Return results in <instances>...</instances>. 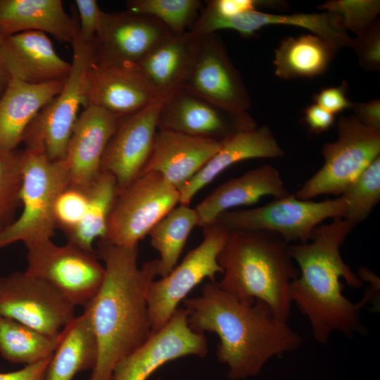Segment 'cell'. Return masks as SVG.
Listing matches in <instances>:
<instances>
[{"label":"cell","mask_w":380,"mask_h":380,"mask_svg":"<svg viewBox=\"0 0 380 380\" xmlns=\"http://www.w3.org/2000/svg\"><path fill=\"white\" fill-rule=\"evenodd\" d=\"M96 254L104 263L102 283L84 308L98 344L89 380H111L118 362L151 335L147 291L160 276L158 259L137 265L138 246H120L99 239Z\"/></svg>","instance_id":"obj_1"},{"label":"cell","mask_w":380,"mask_h":380,"mask_svg":"<svg viewBox=\"0 0 380 380\" xmlns=\"http://www.w3.org/2000/svg\"><path fill=\"white\" fill-rule=\"evenodd\" d=\"M355 226L343 217H336L316 227L308 241L289 244L299 270L291 285V300L308 319L313 337L320 343H326L334 331L348 337L361 332V311L376 295L374 291L377 288L373 286L357 303L343 293L341 279L354 289L363 285L341 255V248Z\"/></svg>","instance_id":"obj_2"},{"label":"cell","mask_w":380,"mask_h":380,"mask_svg":"<svg viewBox=\"0 0 380 380\" xmlns=\"http://www.w3.org/2000/svg\"><path fill=\"white\" fill-rule=\"evenodd\" d=\"M182 302L193 331L213 332L220 338L217 359L227 365L232 380L257 375L271 358L301 344L299 334L264 303L239 299L216 281L205 284L201 295Z\"/></svg>","instance_id":"obj_3"},{"label":"cell","mask_w":380,"mask_h":380,"mask_svg":"<svg viewBox=\"0 0 380 380\" xmlns=\"http://www.w3.org/2000/svg\"><path fill=\"white\" fill-rule=\"evenodd\" d=\"M217 262L223 270L217 282L222 289L239 299L260 300L288 322L290 288L299 270L286 241L267 232L229 231Z\"/></svg>","instance_id":"obj_4"},{"label":"cell","mask_w":380,"mask_h":380,"mask_svg":"<svg viewBox=\"0 0 380 380\" xmlns=\"http://www.w3.org/2000/svg\"><path fill=\"white\" fill-rule=\"evenodd\" d=\"M20 190L22 213L0 230V248L22 241L28 248L51 240L57 229L53 207L58 195L70 185L64 160L53 161L45 155L23 150Z\"/></svg>","instance_id":"obj_5"},{"label":"cell","mask_w":380,"mask_h":380,"mask_svg":"<svg viewBox=\"0 0 380 380\" xmlns=\"http://www.w3.org/2000/svg\"><path fill=\"white\" fill-rule=\"evenodd\" d=\"M78 30L79 25L71 43V70L61 91L37 113L22 141L25 150L44 154L53 161L65 158L79 109L84 105V75L93 62L91 44L80 37Z\"/></svg>","instance_id":"obj_6"},{"label":"cell","mask_w":380,"mask_h":380,"mask_svg":"<svg viewBox=\"0 0 380 380\" xmlns=\"http://www.w3.org/2000/svg\"><path fill=\"white\" fill-rule=\"evenodd\" d=\"M322 167L295 193L310 201L320 195H341L344 190L380 156V130L367 127L354 116L341 117L337 139L322 148Z\"/></svg>","instance_id":"obj_7"},{"label":"cell","mask_w":380,"mask_h":380,"mask_svg":"<svg viewBox=\"0 0 380 380\" xmlns=\"http://www.w3.org/2000/svg\"><path fill=\"white\" fill-rule=\"evenodd\" d=\"M346 209L341 196L315 202L289 194L260 207L227 210L215 222L229 231H263L287 243H305L316 227L328 218L343 217Z\"/></svg>","instance_id":"obj_8"},{"label":"cell","mask_w":380,"mask_h":380,"mask_svg":"<svg viewBox=\"0 0 380 380\" xmlns=\"http://www.w3.org/2000/svg\"><path fill=\"white\" fill-rule=\"evenodd\" d=\"M179 203V192L160 174L139 175L118 189L102 239L120 246H138L139 241Z\"/></svg>","instance_id":"obj_9"},{"label":"cell","mask_w":380,"mask_h":380,"mask_svg":"<svg viewBox=\"0 0 380 380\" xmlns=\"http://www.w3.org/2000/svg\"><path fill=\"white\" fill-rule=\"evenodd\" d=\"M229 231L214 222L203 227V239L189 251L182 262L166 276L153 280L147 291V305L152 332L161 329L178 308L180 302L205 279L215 281L222 274L217 256Z\"/></svg>","instance_id":"obj_10"},{"label":"cell","mask_w":380,"mask_h":380,"mask_svg":"<svg viewBox=\"0 0 380 380\" xmlns=\"http://www.w3.org/2000/svg\"><path fill=\"white\" fill-rule=\"evenodd\" d=\"M27 249V274L49 283L75 306L84 308L97 293L104 267L91 253L67 243L47 240Z\"/></svg>","instance_id":"obj_11"},{"label":"cell","mask_w":380,"mask_h":380,"mask_svg":"<svg viewBox=\"0 0 380 380\" xmlns=\"http://www.w3.org/2000/svg\"><path fill=\"white\" fill-rule=\"evenodd\" d=\"M75 307L45 281L24 272L0 277V315L49 336H58Z\"/></svg>","instance_id":"obj_12"},{"label":"cell","mask_w":380,"mask_h":380,"mask_svg":"<svg viewBox=\"0 0 380 380\" xmlns=\"http://www.w3.org/2000/svg\"><path fill=\"white\" fill-rule=\"evenodd\" d=\"M182 88L235 115H248L251 107L241 77L216 33L201 36L194 62Z\"/></svg>","instance_id":"obj_13"},{"label":"cell","mask_w":380,"mask_h":380,"mask_svg":"<svg viewBox=\"0 0 380 380\" xmlns=\"http://www.w3.org/2000/svg\"><path fill=\"white\" fill-rule=\"evenodd\" d=\"M207 353L204 334L193 331L186 310L178 308L161 329L118 362L111 380H147L168 362L187 355L204 357Z\"/></svg>","instance_id":"obj_14"},{"label":"cell","mask_w":380,"mask_h":380,"mask_svg":"<svg viewBox=\"0 0 380 380\" xmlns=\"http://www.w3.org/2000/svg\"><path fill=\"white\" fill-rule=\"evenodd\" d=\"M83 108H102L119 119L145 108L158 98L137 63H91L83 79Z\"/></svg>","instance_id":"obj_15"},{"label":"cell","mask_w":380,"mask_h":380,"mask_svg":"<svg viewBox=\"0 0 380 380\" xmlns=\"http://www.w3.org/2000/svg\"><path fill=\"white\" fill-rule=\"evenodd\" d=\"M256 127L249 114H233L183 88L163 101L157 120L158 130L217 141Z\"/></svg>","instance_id":"obj_16"},{"label":"cell","mask_w":380,"mask_h":380,"mask_svg":"<svg viewBox=\"0 0 380 380\" xmlns=\"http://www.w3.org/2000/svg\"><path fill=\"white\" fill-rule=\"evenodd\" d=\"M172 34L162 23L151 16L127 10L104 12L91 44L92 63H137Z\"/></svg>","instance_id":"obj_17"},{"label":"cell","mask_w":380,"mask_h":380,"mask_svg":"<svg viewBox=\"0 0 380 380\" xmlns=\"http://www.w3.org/2000/svg\"><path fill=\"white\" fill-rule=\"evenodd\" d=\"M163 99L121 118L104 151L101 171L111 174L118 189L136 179L146 165L158 130L157 120Z\"/></svg>","instance_id":"obj_18"},{"label":"cell","mask_w":380,"mask_h":380,"mask_svg":"<svg viewBox=\"0 0 380 380\" xmlns=\"http://www.w3.org/2000/svg\"><path fill=\"white\" fill-rule=\"evenodd\" d=\"M120 120L94 106L83 108L74 126L65 158L70 185L87 190L99 175L104 151Z\"/></svg>","instance_id":"obj_19"},{"label":"cell","mask_w":380,"mask_h":380,"mask_svg":"<svg viewBox=\"0 0 380 380\" xmlns=\"http://www.w3.org/2000/svg\"><path fill=\"white\" fill-rule=\"evenodd\" d=\"M221 144L222 141L158 129L141 174L158 172L179 191L205 165Z\"/></svg>","instance_id":"obj_20"},{"label":"cell","mask_w":380,"mask_h":380,"mask_svg":"<svg viewBox=\"0 0 380 380\" xmlns=\"http://www.w3.org/2000/svg\"><path fill=\"white\" fill-rule=\"evenodd\" d=\"M3 57L9 78L30 84L65 80L72 65L63 59L44 32L29 31L3 37Z\"/></svg>","instance_id":"obj_21"},{"label":"cell","mask_w":380,"mask_h":380,"mask_svg":"<svg viewBox=\"0 0 380 380\" xmlns=\"http://www.w3.org/2000/svg\"><path fill=\"white\" fill-rule=\"evenodd\" d=\"M289 194L274 167L268 164L258 166L222 183L194 208L198 226L203 228L210 224L222 213L253 204L262 196L280 198Z\"/></svg>","instance_id":"obj_22"},{"label":"cell","mask_w":380,"mask_h":380,"mask_svg":"<svg viewBox=\"0 0 380 380\" xmlns=\"http://www.w3.org/2000/svg\"><path fill=\"white\" fill-rule=\"evenodd\" d=\"M284 154L268 127L238 131L223 139L218 151L179 190V205H189L201 189L236 163L252 158H280Z\"/></svg>","instance_id":"obj_23"},{"label":"cell","mask_w":380,"mask_h":380,"mask_svg":"<svg viewBox=\"0 0 380 380\" xmlns=\"http://www.w3.org/2000/svg\"><path fill=\"white\" fill-rule=\"evenodd\" d=\"M268 25H288L307 30L325 39L337 49L351 48L353 43V39L343 27L340 17L329 12L273 14L254 10L227 18H209L204 23V29L208 33L230 29L243 37H248Z\"/></svg>","instance_id":"obj_24"},{"label":"cell","mask_w":380,"mask_h":380,"mask_svg":"<svg viewBox=\"0 0 380 380\" xmlns=\"http://www.w3.org/2000/svg\"><path fill=\"white\" fill-rule=\"evenodd\" d=\"M65 82L30 84L9 78L0 97V151L17 149L29 125L61 91Z\"/></svg>","instance_id":"obj_25"},{"label":"cell","mask_w":380,"mask_h":380,"mask_svg":"<svg viewBox=\"0 0 380 380\" xmlns=\"http://www.w3.org/2000/svg\"><path fill=\"white\" fill-rule=\"evenodd\" d=\"M201 36L191 31L172 34L137 63L158 98L164 100L182 89L194 62Z\"/></svg>","instance_id":"obj_26"},{"label":"cell","mask_w":380,"mask_h":380,"mask_svg":"<svg viewBox=\"0 0 380 380\" xmlns=\"http://www.w3.org/2000/svg\"><path fill=\"white\" fill-rule=\"evenodd\" d=\"M77 26L75 13L70 16L61 0H0V34L3 37L36 31L71 44Z\"/></svg>","instance_id":"obj_27"},{"label":"cell","mask_w":380,"mask_h":380,"mask_svg":"<svg viewBox=\"0 0 380 380\" xmlns=\"http://www.w3.org/2000/svg\"><path fill=\"white\" fill-rule=\"evenodd\" d=\"M98 344L89 315L75 316L61 330L60 341L48 365L44 380H72L96 365Z\"/></svg>","instance_id":"obj_28"},{"label":"cell","mask_w":380,"mask_h":380,"mask_svg":"<svg viewBox=\"0 0 380 380\" xmlns=\"http://www.w3.org/2000/svg\"><path fill=\"white\" fill-rule=\"evenodd\" d=\"M337 51L313 34L284 38L275 49L274 73L284 80L315 77L327 70Z\"/></svg>","instance_id":"obj_29"},{"label":"cell","mask_w":380,"mask_h":380,"mask_svg":"<svg viewBox=\"0 0 380 380\" xmlns=\"http://www.w3.org/2000/svg\"><path fill=\"white\" fill-rule=\"evenodd\" d=\"M87 191L89 203L83 218L65 234L68 243L96 253L94 241L103 239L106 234L108 217L118 192L116 180L111 174L101 171Z\"/></svg>","instance_id":"obj_30"},{"label":"cell","mask_w":380,"mask_h":380,"mask_svg":"<svg viewBox=\"0 0 380 380\" xmlns=\"http://www.w3.org/2000/svg\"><path fill=\"white\" fill-rule=\"evenodd\" d=\"M60 339L61 332L46 335L0 315V355L8 362L28 365L49 358Z\"/></svg>","instance_id":"obj_31"},{"label":"cell","mask_w":380,"mask_h":380,"mask_svg":"<svg viewBox=\"0 0 380 380\" xmlns=\"http://www.w3.org/2000/svg\"><path fill=\"white\" fill-rule=\"evenodd\" d=\"M198 216L189 205H179L165 215L150 230L152 246L159 253L160 276L168 274L177 265Z\"/></svg>","instance_id":"obj_32"},{"label":"cell","mask_w":380,"mask_h":380,"mask_svg":"<svg viewBox=\"0 0 380 380\" xmlns=\"http://www.w3.org/2000/svg\"><path fill=\"white\" fill-rule=\"evenodd\" d=\"M126 6L127 11L154 18L172 33L179 34L190 30L203 3L198 0H129Z\"/></svg>","instance_id":"obj_33"},{"label":"cell","mask_w":380,"mask_h":380,"mask_svg":"<svg viewBox=\"0 0 380 380\" xmlns=\"http://www.w3.org/2000/svg\"><path fill=\"white\" fill-rule=\"evenodd\" d=\"M343 218L355 225L364 220L380 200V156L344 190Z\"/></svg>","instance_id":"obj_34"},{"label":"cell","mask_w":380,"mask_h":380,"mask_svg":"<svg viewBox=\"0 0 380 380\" xmlns=\"http://www.w3.org/2000/svg\"><path fill=\"white\" fill-rule=\"evenodd\" d=\"M23 156V150L0 151V230L14 222L21 206Z\"/></svg>","instance_id":"obj_35"},{"label":"cell","mask_w":380,"mask_h":380,"mask_svg":"<svg viewBox=\"0 0 380 380\" xmlns=\"http://www.w3.org/2000/svg\"><path fill=\"white\" fill-rule=\"evenodd\" d=\"M319 9L338 15L343 27L356 34L366 31L376 20L380 1L376 0H331L319 6Z\"/></svg>","instance_id":"obj_36"},{"label":"cell","mask_w":380,"mask_h":380,"mask_svg":"<svg viewBox=\"0 0 380 380\" xmlns=\"http://www.w3.org/2000/svg\"><path fill=\"white\" fill-rule=\"evenodd\" d=\"M88 203L87 190L70 184L64 189L54 203L53 216L56 227L64 233L74 229L83 218Z\"/></svg>","instance_id":"obj_37"},{"label":"cell","mask_w":380,"mask_h":380,"mask_svg":"<svg viewBox=\"0 0 380 380\" xmlns=\"http://www.w3.org/2000/svg\"><path fill=\"white\" fill-rule=\"evenodd\" d=\"M352 49L359 63L367 70L378 71L380 68V29L376 20L366 31L353 39Z\"/></svg>","instance_id":"obj_38"},{"label":"cell","mask_w":380,"mask_h":380,"mask_svg":"<svg viewBox=\"0 0 380 380\" xmlns=\"http://www.w3.org/2000/svg\"><path fill=\"white\" fill-rule=\"evenodd\" d=\"M75 4L78 13L79 36L84 42L91 44L101 27L104 12L95 0H76Z\"/></svg>","instance_id":"obj_39"},{"label":"cell","mask_w":380,"mask_h":380,"mask_svg":"<svg viewBox=\"0 0 380 380\" xmlns=\"http://www.w3.org/2000/svg\"><path fill=\"white\" fill-rule=\"evenodd\" d=\"M281 3L258 0H211L207 2L206 7L200 14L210 18H227L256 10L260 6Z\"/></svg>","instance_id":"obj_40"},{"label":"cell","mask_w":380,"mask_h":380,"mask_svg":"<svg viewBox=\"0 0 380 380\" xmlns=\"http://www.w3.org/2000/svg\"><path fill=\"white\" fill-rule=\"evenodd\" d=\"M348 85L343 81L339 86L322 89L313 95L315 103L335 115L346 109L353 108L352 103L347 95Z\"/></svg>","instance_id":"obj_41"},{"label":"cell","mask_w":380,"mask_h":380,"mask_svg":"<svg viewBox=\"0 0 380 380\" xmlns=\"http://www.w3.org/2000/svg\"><path fill=\"white\" fill-rule=\"evenodd\" d=\"M304 121L310 131L315 134L328 130L335 122V115L319 105L313 103L304 109Z\"/></svg>","instance_id":"obj_42"},{"label":"cell","mask_w":380,"mask_h":380,"mask_svg":"<svg viewBox=\"0 0 380 380\" xmlns=\"http://www.w3.org/2000/svg\"><path fill=\"white\" fill-rule=\"evenodd\" d=\"M355 118L362 124L380 130V100L353 103Z\"/></svg>","instance_id":"obj_43"},{"label":"cell","mask_w":380,"mask_h":380,"mask_svg":"<svg viewBox=\"0 0 380 380\" xmlns=\"http://www.w3.org/2000/svg\"><path fill=\"white\" fill-rule=\"evenodd\" d=\"M51 357L16 371L0 373V380H44Z\"/></svg>","instance_id":"obj_44"},{"label":"cell","mask_w":380,"mask_h":380,"mask_svg":"<svg viewBox=\"0 0 380 380\" xmlns=\"http://www.w3.org/2000/svg\"><path fill=\"white\" fill-rule=\"evenodd\" d=\"M9 80V76L5 68L3 57V37L0 34V97L5 90Z\"/></svg>","instance_id":"obj_45"}]
</instances>
